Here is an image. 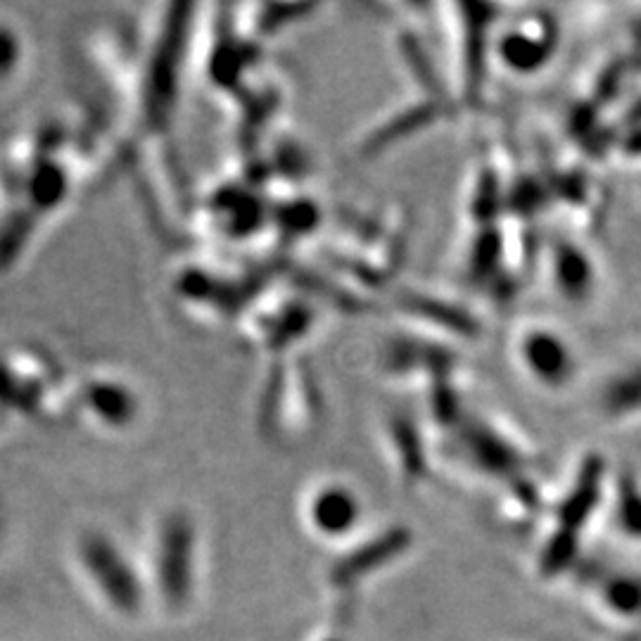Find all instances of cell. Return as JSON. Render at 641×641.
Returning <instances> with one entry per match:
<instances>
[{
    "instance_id": "6da1fadb",
    "label": "cell",
    "mask_w": 641,
    "mask_h": 641,
    "mask_svg": "<svg viewBox=\"0 0 641 641\" xmlns=\"http://www.w3.org/2000/svg\"><path fill=\"white\" fill-rule=\"evenodd\" d=\"M79 556L91 580L95 582V587L114 610H120L124 616L138 614L140 610L138 577L134 573V567L126 563V559L116 551L114 544H110L108 539L98 535H89L81 539Z\"/></svg>"
},
{
    "instance_id": "7a4b0ae2",
    "label": "cell",
    "mask_w": 641,
    "mask_h": 641,
    "mask_svg": "<svg viewBox=\"0 0 641 641\" xmlns=\"http://www.w3.org/2000/svg\"><path fill=\"white\" fill-rule=\"evenodd\" d=\"M159 592L171 608L183 606L193 592V530L183 518L169 520L159 535Z\"/></svg>"
},
{
    "instance_id": "3957f363",
    "label": "cell",
    "mask_w": 641,
    "mask_h": 641,
    "mask_svg": "<svg viewBox=\"0 0 641 641\" xmlns=\"http://www.w3.org/2000/svg\"><path fill=\"white\" fill-rule=\"evenodd\" d=\"M359 518V504L355 494L345 487H326L312 502V520L316 530L324 535H342L355 526Z\"/></svg>"
},
{
    "instance_id": "277c9868",
    "label": "cell",
    "mask_w": 641,
    "mask_h": 641,
    "mask_svg": "<svg viewBox=\"0 0 641 641\" xmlns=\"http://www.w3.org/2000/svg\"><path fill=\"white\" fill-rule=\"evenodd\" d=\"M526 342H528L526 357L530 369L539 378H547L549 383H563L567 373H571V355H567L563 340L559 342L549 333H537L530 335Z\"/></svg>"
},
{
    "instance_id": "5b68a950",
    "label": "cell",
    "mask_w": 641,
    "mask_h": 641,
    "mask_svg": "<svg viewBox=\"0 0 641 641\" xmlns=\"http://www.w3.org/2000/svg\"><path fill=\"white\" fill-rule=\"evenodd\" d=\"M606 599L620 614L637 616L641 614V587L630 580H614L606 587Z\"/></svg>"
},
{
    "instance_id": "8992f818",
    "label": "cell",
    "mask_w": 641,
    "mask_h": 641,
    "mask_svg": "<svg viewBox=\"0 0 641 641\" xmlns=\"http://www.w3.org/2000/svg\"><path fill=\"white\" fill-rule=\"evenodd\" d=\"M620 520H622V528L630 530V535L641 537V492H639V487H625L622 490Z\"/></svg>"
}]
</instances>
